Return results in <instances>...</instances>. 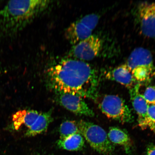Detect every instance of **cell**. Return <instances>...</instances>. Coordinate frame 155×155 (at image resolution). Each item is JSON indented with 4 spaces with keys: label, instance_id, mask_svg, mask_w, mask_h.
Segmentation results:
<instances>
[{
    "label": "cell",
    "instance_id": "obj_12",
    "mask_svg": "<svg viewBox=\"0 0 155 155\" xmlns=\"http://www.w3.org/2000/svg\"><path fill=\"white\" fill-rule=\"evenodd\" d=\"M106 78L120 83L130 89L138 83L126 64L121 65L108 71Z\"/></svg>",
    "mask_w": 155,
    "mask_h": 155
},
{
    "label": "cell",
    "instance_id": "obj_16",
    "mask_svg": "<svg viewBox=\"0 0 155 155\" xmlns=\"http://www.w3.org/2000/svg\"><path fill=\"white\" fill-rule=\"evenodd\" d=\"M148 128L155 133V104H148Z\"/></svg>",
    "mask_w": 155,
    "mask_h": 155
},
{
    "label": "cell",
    "instance_id": "obj_7",
    "mask_svg": "<svg viewBox=\"0 0 155 155\" xmlns=\"http://www.w3.org/2000/svg\"><path fill=\"white\" fill-rule=\"evenodd\" d=\"M100 15L92 13L74 21L66 30L65 36L70 43L74 45L92 35L93 30L97 25Z\"/></svg>",
    "mask_w": 155,
    "mask_h": 155
},
{
    "label": "cell",
    "instance_id": "obj_18",
    "mask_svg": "<svg viewBox=\"0 0 155 155\" xmlns=\"http://www.w3.org/2000/svg\"><path fill=\"white\" fill-rule=\"evenodd\" d=\"M145 155H155V145L151 144L148 145Z\"/></svg>",
    "mask_w": 155,
    "mask_h": 155
},
{
    "label": "cell",
    "instance_id": "obj_2",
    "mask_svg": "<svg viewBox=\"0 0 155 155\" xmlns=\"http://www.w3.org/2000/svg\"><path fill=\"white\" fill-rule=\"evenodd\" d=\"M47 0L11 1L0 10V37L17 33L47 9Z\"/></svg>",
    "mask_w": 155,
    "mask_h": 155
},
{
    "label": "cell",
    "instance_id": "obj_1",
    "mask_svg": "<svg viewBox=\"0 0 155 155\" xmlns=\"http://www.w3.org/2000/svg\"><path fill=\"white\" fill-rule=\"evenodd\" d=\"M46 76L50 88L59 93H68L95 99L99 79L96 70L84 61L64 59L48 68Z\"/></svg>",
    "mask_w": 155,
    "mask_h": 155
},
{
    "label": "cell",
    "instance_id": "obj_3",
    "mask_svg": "<svg viewBox=\"0 0 155 155\" xmlns=\"http://www.w3.org/2000/svg\"><path fill=\"white\" fill-rule=\"evenodd\" d=\"M13 120L15 129H19L24 125L28 128L25 135L31 137L45 132L53 118L51 111L39 112L24 110L16 112L13 116Z\"/></svg>",
    "mask_w": 155,
    "mask_h": 155
},
{
    "label": "cell",
    "instance_id": "obj_13",
    "mask_svg": "<svg viewBox=\"0 0 155 155\" xmlns=\"http://www.w3.org/2000/svg\"><path fill=\"white\" fill-rule=\"evenodd\" d=\"M110 141L113 144L123 147L127 155H130L132 143L130 137L126 131L117 127H110L107 133Z\"/></svg>",
    "mask_w": 155,
    "mask_h": 155
},
{
    "label": "cell",
    "instance_id": "obj_10",
    "mask_svg": "<svg viewBox=\"0 0 155 155\" xmlns=\"http://www.w3.org/2000/svg\"><path fill=\"white\" fill-rule=\"evenodd\" d=\"M58 100L61 105L78 115L93 117L94 113L82 97L68 93H59Z\"/></svg>",
    "mask_w": 155,
    "mask_h": 155
},
{
    "label": "cell",
    "instance_id": "obj_8",
    "mask_svg": "<svg viewBox=\"0 0 155 155\" xmlns=\"http://www.w3.org/2000/svg\"><path fill=\"white\" fill-rule=\"evenodd\" d=\"M135 20L141 33L147 37L155 38V2H142L134 11Z\"/></svg>",
    "mask_w": 155,
    "mask_h": 155
},
{
    "label": "cell",
    "instance_id": "obj_15",
    "mask_svg": "<svg viewBox=\"0 0 155 155\" xmlns=\"http://www.w3.org/2000/svg\"><path fill=\"white\" fill-rule=\"evenodd\" d=\"M59 139L63 140L71 136L81 133L78 123L74 121H64L60 126Z\"/></svg>",
    "mask_w": 155,
    "mask_h": 155
},
{
    "label": "cell",
    "instance_id": "obj_17",
    "mask_svg": "<svg viewBox=\"0 0 155 155\" xmlns=\"http://www.w3.org/2000/svg\"><path fill=\"white\" fill-rule=\"evenodd\" d=\"M142 96L148 104H155V87L149 86L145 88Z\"/></svg>",
    "mask_w": 155,
    "mask_h": 155
},
{
    "label": "cell",
    "instance_id": "obj_14",
    "mask_svg": "<svg viewBox=\"0 0 155 155\" xmlns=\"http://www.w3.org/2000/svg\"><path fill=\"white\" fill-rule=\"evenodd\" d=\"M58 147L62 150L70 151H78L82 150L84 145V140L81 133L77 134L68 138L57 141Z\"/></svg>",
    "mask_w": 155,
    "mask_h": 155
},
{
    "label": "cell",
    "instance_id": "obj_11",
    "mask_svg": "<svg viewBox=\"0 0 155 155\" xmlns=\"http://www.w3.org/2000/svg\"><path fill=\"white\" fill-rule=\"evenodd\" d=\"M141 84L138 83L129 89V94L134 108L138 116L139 127L142 129L148 128V104L140 92Z\"/></svg>",
    "mask_w": 155,
    "mask_h": 155
},
{
    "label": "cell",
    "instance_id": "obj_4",
    "mask_svg": "<svg viewBox=\"0 0 155 155\" xmlns=\"http://www.w3.org/2000/svg\"><path fill=\"white\" fill-rule=\"evenodd\" d=\"M126 64L139 83L150 82L155 75V65L152 54L147 48H135Z\"/></svg>",
    "mask_w": 155,
    "mask_h": 155
},
{
    "label": "cell",
    "instance_id": "obj_9",
    "mask_svg": "<svg viewBox=\"0 0 155 155\" xmlns=\"http://www.w3.org/2000/svg\"><path fill=\"white\" fill-rule=\"evenodd\" d=\"M103 45L101 38L97 35H92L74 45L71 54L75 59L83 61H90L100 54Z\"/></svg>",
    "mask_w": 155,
    "mask_h": 155
},
{
    "label": "cell",
    "instance_id": "obj_5",
    "mask_svg": "<svg viewBox=\"0 0 155 155\" xmlns=\"http://www.w3.org/2000/svg\"><path fill=\"white\" fill-rule=\"evenodd\" d=\"M81 134L90 146L104 155H111L115 150L107 134L100 126L91 122L81 120L78 123Z\"/></svg>",
    "mask_w": 155,
    "mask_h": 155
},
{
    "label": "cell",
    "instance_id": "obj_6",
    "mask_svg": "<svg viewBox=\"0 0 155 155\" xmlns=\"http://www.w3.org/2000/svg\"><path fill=\"white\" fill-rule=\"evenodd\" d=\"M98 106L102 113L110 119L123 123L133 121L130 110L124 101L119 96L106 95L103 97Z\"/></svg>",
    "mask_w": 155,
    "mask_h": 155
}]
</instances>
